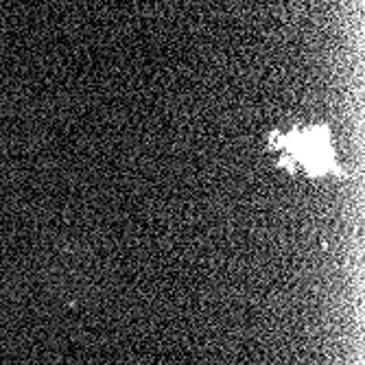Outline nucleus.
I'll list each match as a JSON object with an SVG mask.
<instances>
[{"mask_svg": "<svg viewBox=\"0 0 365 365\" xmlns=\"http://www.w3.org/2000/svg\"><path fill=\"white\" fill-rule=\"evenodd\" d=\"M272 151L280 153V164L287 171L302 173L311 180H322L339 173L330 129L324 125L293 127L284 134H272Z\"/></svg>", "mask_w": 365, "mask_h": 365, "instance_id": "nucleus-1", "label": "nucleus"}]
</instances>
